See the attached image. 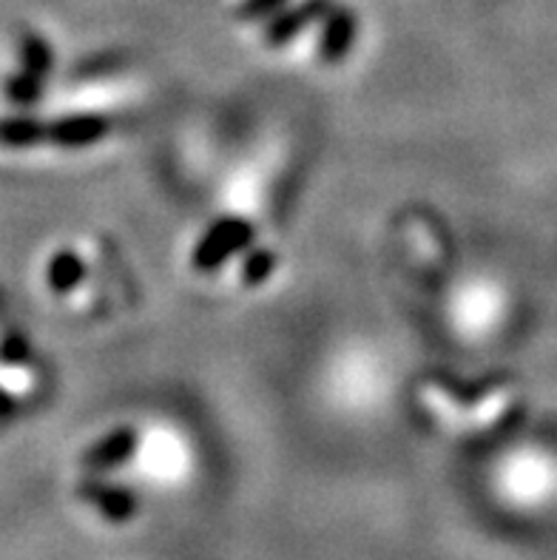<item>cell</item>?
<instances>
[{
    "label": "cell",
    "mask_w": 557,
    "mask_h": 560,
    "mask_svg": "<svg viewBox=\"0 0 557 560\" xmlns=\"http://www.w3.org/2000/svg\"><path fill=\"white\" fill-rule=\"evenodd\" d=\"M131 450H135V433H131V430H120V433L108 435L106 441H100L97 447L85 455V467H114V464L126 462L128 455H131Z\"/></svg>",
    "instance_id": "obj_4"
},
{
    "label": "cell",
    "mask_w": 557,
    "mask_h": 560,
    "mask_svg": "<svg viewBox=\"0 0 557 560\" xmlns=\"http://www.w3.org/2000/svg\"><path fill=\"white\" fill-rule=\"evenodd\" d=\"M251 234H254V231H251V225H245V222H222V225L213 228L211 234L205 236L202 245H199L197 265L199 268H213V265L222 262V259H225L228 254H233L240 245H245V242L251 240Z\"/></svg>",
    "instance_id": "obj_1"
},
{
    "label": "cell",
    "mask_w": 557,
    "mask_h": 560,
    "mask_svg": "<svg viewBox=\"0 0 557 560\" xmlns=\"http://www.w3.org/2000/svg\"><path fill=\"white\" fill-rule=\"evenodd\" d=\"M282 7L285 0H245L240 7V18L242 21H262V18H270Z\"/></svg>",
    "instance_id": "obj_7"
},
{
    "label": "cell",
    "mask_w": 557,
    "mask_h": 560,
    "mask_svg": "<svg viewBox=\"0 0 557 560\" xmlns=\"http://www.w3.org/2000/svg\"><path fill=\"white\" fill-rule=\"evenodd\" d=\"M23 55H26V71H23V78L32 80V83H37V78L40 74H46L51 66V51L49 46L40 40V37H26V43H23Z\"/></svg>",
    "instance_id": "obj_5"
},
{
    "label": "cell",
    "mask_w": 557,
    "mask_h": 560,
    "mask_svg": "<svg viewBox=\"0 0 557 560\" xmlns=\"http://www.w3.org/2000/svg\"><path fill=\"white\" fill-rule=\"evenodd\" d=\"M51 284H55L57 291H63L69 288L71 282H78L80 279V262L74 256H60L55 265H51V273H49Z\"/></svg>",
    "instance_id": "obj_6"
},
{
    "label": "cell",
    "mask_w": 557,
    "mask_h": 560,
    "mask_svg": "<svg viewBox=\"0 0 557 560\" xmlns=\"http://www.w3.org/2000/svg\"><path fill=\"white\" fill-rule=\"evenodd\" d=\"M356 35V18L350 9H330L325 14V32H322V55L325 60H339L341 55H347L350 43Z\"/></svg>",
    "instance_id": "obj_3"
},
{
    "label": "cell",
    "mask_w": 557,
    "mask_h": 560,
    "mask_svg": "<svg viewBox=\"0 0 557 560\" xmlns=\"http://www.w3.org/2000/svg\"><path fill=\"white\" fill-rule=\"evenodd\" d=\"M330 0H304L299 9H290L288 14L270 21L268 32H265V40H268L270 46H282V43H288L290 37L297 35V32H302L311 21H325V14L330 12Z\"/></svg>",
    "instance_id": "obj_2"
}]
</instances>
